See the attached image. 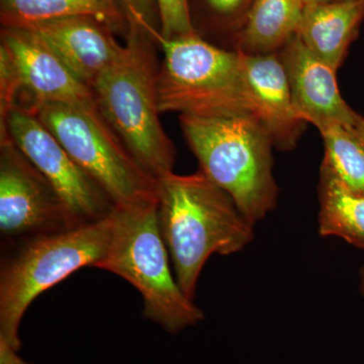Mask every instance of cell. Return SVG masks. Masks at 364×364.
I'll return each mask as SVG.
<instances>
[{
	"instance_id": "1",
	"label": "cell",
	"mask_w": 364,
	"mask_h": 364,
	"mask_svg": "<svg viewBox=\"0 0 364 364\" xmlns=\"http://www.w3.org/2000/svg\"><path fill=\"white\" fill-rule=\"evenodd\" d=\"M158 221L177 284L195 298L198 279L213 254L231 255L254 239V225L224 189L203 171L170 172L157 181Z\"/></svg>"
},
{
	"instance_id": "2",
	"label": "cell",
	"mask_w": 364,
	"mask_h": 364,
	"mask_svg": "<svg viewBox=\"0 0 364 364\" xmlns=\"http://www.w3.org/2000/svg\"><path fill=\"white\" fill-rule=\"evenodd\" d=\"M122 56L93 86L95 104L129 152L153 178L173 172L176 150L160 122L158 45L128 16Z\"/></svg>"
},
{
	"instance_id": "3",
	"label": "cell",
	"mask_w": 364,
	"mask_h": 364,
	"mask_svg": "<svg viewBox=\"0 0 364 364\" xmlns=\"http://www.w3.org/2000/svg\"><path fill=\"white\" fill-rule=\"evenodd\" d=\"M181 126L200 170L224 189L252 225L277 207L269 136L251 114L202 117L181 114Z\"/></svg>"
},
{
	"instance_id": "4",
	"label": "cell",
	"mask_w": 364,
	"mask_h": 364,
	"mask_svg": "<svg viewBox=\"0 0 364 364\" xmlns=\"http://www.w3.org/2000/svg\"><path fill=\"white\" fill-rule=\"evenodd\" d=\"M158 221L157 200L116 205L111 243L97 267L130 282L143 299V316L170 334L203 321V312L172 274Z\"/></svg>"
},
{
	"instance_id": "5",
	"label": "cell",
	"mask_w": 364,
	"mask_h": 364,
	"mask_svg": "<svg viewBox=\"0 0 364 364\" xmlns=\"http://www.w3.org/2000/svg\"><path fill=\"white\" fill-rule=\"evenodd\" d=\"M109 217L57 233L21 242L0 270V338L20 351V327L26 310L47 289L83 267H97L111 243Z\"/></svg>"
},
{
	"instance_id": "6",
	"label": "cell",
	"mask_w": 364,
	"mask_h": 364,
	"mask_svg": "<svg viewBox=\"0 0 364 364\" xmlns=\"http://www.w3.org/2000/svg\"><path fill=\"white\" fill-rule=\"evenodd\" d=\"M163 52L158 72L159 111L222 117L251 114L240 52L198 33L164 39L151 33Z\"/></svg>"
},
{
	"instance_id": "7",
	"label": "cell",
	"mask_w": 364,
	"mask_h": 364,
	"mask_svg": "<svg viewBox=\"0 0 364 364\" xmlns=\"http://www.w3.org/2000/svg\"><path fill=\"white\" fill-rule=\"evenodd\" d=\"M30 111L114 205L157 200L156 179L136 162L97 105L44 102Z\"/></svg>"
},
{
	"instance_id": "8",
	"label": "cell",
	"mask_w": 364,
	"mask_h": 364,
	"mask_svg": "<svg viewBox=\"0 0 364 364\" xmlns=\"http://www.w3.org/2000/svg\"><path fill=\"white\" fill-rule=\"evenodd\" d=\"M4 136H9L51 183L66 208L72 229L102 221L112 214L116 205L111 198L72 159L35 112L14 107L0 127V139Z\"/></svg>"
},
{
	"instance_id": "9",
	"label": "cell",
	"mask_w": 364,
	"mask_h": 364,
	"mask_svg": "<svg viewBox=\"0 0 364 364\" xmlns=\"http://www.w3.org/2000/svg\"><path fill=\"white\" fill-rule=\"evenodd\" d=\"M72 229L54 188L9 136L0 139V232L11 247Z\"/></svg>"
},
{
	"instance_id": "10",
	"label": "cell",
	"mask_w": 364,
	"mask_h": 364,
	"mask_svg": "<svg viewBox=\"0 0 364 364\" xmlns=\"http://www.w3.org/2000/svg\"><path fill=\"white\" fill-rule=\"evenodd\" d=\"M1 41L13 58L23 90L16 107L33 109L44 102L97 105L92 90L79 80L33 31L1 26Z\"/></svg>"
},
{
	"instance_id": "11",
	"label": "cell",
	"mask_w": 364,
	"mask_h": 364,
	"mask_svg": "<svg viewBox=\"0 0 364 364\" xmlns=\"http://www.w3.org/2000/svg\"><path fill=\"white\" fill-rule=\"evenodd\" d=\"M286 68L294 109L299 119L318 132L332 124L353 128L359 114L340 93L336 69L318 58L299 35L279 52Z\"/></svg>"
},
{
	"instance_id": "12",
	"label": "cell",
	"mask_w": 364,
	"mask_h": 364,
	"mask_svg": "<svg viewBox=\"0 0 364 364\" xmlns=\"http://www.w3.org/2000/svg\"><path fill=\"white\" fill-rule=\"evenodd\" d=\"M240 54L251 116L262 126L274 147L293 149L306 123L294 109L289 78L279 53Z\"/></svg>"
},
{
	"instance_id": "13",
	"label": "cell",
	"mask_w": 364,
	"mask_h": 364,
	"mask_svg": "<svg viewBox=\"0 0 364 364\" xmlns=\"http://www.w3.org/2000/svg\"><path fill=\"white\" fill-rule=\"evenodd\" d=\"M23 28L42 38L72 73L91 90L124 50L112 26L93 16H71Z\"/></svg>"
},
{
	"instance_id": "14",
	"label": "cell",
	"mask_w": 364,
	"mask_h": 364,
	"mask_svg": "<svg viewBox=\"0 0 364 364\" xmlns=\"http://www.w3.org/2000/svg\"><path fill=\"white\" fill-rule=\"evenodd\" d=\"M364 18V0L306 6L298 35L318 58L338 70Z\"/></svg>"
},
{
	"instance_id": "15",
	"label": "cell",
	"mask_w": 364,
	"mask_h": 364,
	"mask_svg": "<svg viewBox=\"0 0 364 364\" xmlns=\"http://www.w3.org/2000/svg\"><path fill=\"white\" fill-rule=\"evenodd\" d=\"M304 9L303 0H254L234 50L247 55L279 52L298 35Z\"/></svg>"
},
{
	"instance_id": "16",
	"label": "cell",
	"mask_w": 364,
	"mask_h": 364,
	"mask_svg": "<svg viewBox=\"0 0 364 364\" xmlns=\"http://www.w3.org/2000/svg\"><path fill=\"white\" fill-rule=\"evenodd\" d=\"M93 16L126 35L129 21L122 0H0L1 26L23 28L71 16Z\"/></svg>"
},
{
	"instance_id": "17",
	"label": "cell",
	"mask_w": 364,
	"mask_h": 364,
	"mask_svg": "<svg viewBox=\"0 0 364 364\" xmlns=\"http://www.w3.org/2000/svg\"><path fill=\"white\" fill-rule=\"evenodd\" d=\"M318 233L335 236L364 249V195L352 191L331 172L321 167Z\"/></svg>"
},
{
	"instance_id": "18",
	"label": "cell",
	"mask_w": 364,
	"mask_h": 364,
	"mask_svg": "<svg viewBox=\"0 0 364 364\" xmlns=\"http://www.w3.org/2000/svg\"><path fill=\"white\" fill-rule=\"evenodd\" d=\"M325 145L321 167L352 191L364 195V145L350 128L332 124L320 131Z\"/></svg>"
},
{
	"instance_id": "19",
	"label": "cell",
	"mask_w": 364,
	"mask_h": 364,
	"mask_svg": "<svg viewBox=\"0 0 364 364\" xmlns=\"http://www.w3.org/2000/svg\"><path fill=\"white\" fill-rule=\"evenodd\" d=\"M254 0H188L189 13L196 32L207 36L240 32Z\"/></svg>"
},
{
	"instance_id": "20",
	"label": "cell",
	"mask_w": 364,
	"mask_h": 364,
	"mask_svg": "<svg viewBox=\"0 0 364 364\" xmlns=\"http://www.w3.org/2000/svg\"><path fill=\"white\" fill-rule=\"evenodd\" d=\"M160 18V36L174 39L196 33L189 13L188 0H156Z\"/></svg>"
},
{
	"instance_id": "21",
	"label": "cell",
	"mask_w": 364,
	"mask_h": 364,
	"mask_svg": "<svg viewBox=\"0 0 364 364\" xmlns=\"http://www.w3.org/2000/svg\"><path fill=\"white\" fill-rule=\"evenodd\" d=\"M23 90L20 75L9 53L0 45V127L18 104Z\"/></svg>"
},
{
	"instance_id": "22",
	"label": "cell",
	"mask_w": 364,
	"mask_h": 364,
	"mask_svg": "<svg viewBox=\"0 0 364 364\" xmlns=\"http://www.w3.org/2000/svg\"><path fill=\"white\" fill-rule=\"evenodd\" d=\"M127 16L140 23L149 32L160 33L159 11L156 0H122Z\"/></svg>"
},
{
	"instance_id": "23",
	"label": "cell",
	"mask_w": 364,
	"mask_h": 364,
	"mask_svg": "<svg viewBox=\"0 0 364 364\" xmlns=\"http://www.w3.org/2000/svg\"><path fill=\"white\" fill-rule=\"evenodd\" d=\"M18 350L0 338V364H35L28 363L18 355Z\"/></svg>"
},
{
	"instance_id": "24",
	"label": "cell",
	"mask_w": 364,
	"mask_h": 364,
	"mask_svg": "<svg viewBox=\"0 0 364 364\" xmlns=\"http://www.w3.org/2000/svg\"><path fill=\"white\" fill-rule=\"evenodd\" d=\"M352 130L364 145V117H361L360 114H359L355 126L352 128Z\"/></svg>"
},
{
	"instance_id": "25",
	"label": "cell",
	"mask_w": 364,
	"mask_h": 364,
	"mask_svg": "<svg viewBox=\"0 0 364 364\" xmlns=\"http://www.w3.org/2000/svg\"><path fill=\"white\" fill-rule=\"evenodd\" d=\"M332 1H334V0H303L305 6H313V4H328V2Z\"/></svg>"
},
{
	"instance_id": "26",
	"label": "cell",
	"mask_w": 364,
	"mask_h": 364,
	"mask_svg": "<svg viewBox=\"0 0 364 364\" xmlns=\"http://www.w3.org/2000/svg\"><path fill=\"white\" fill-rule=\"evenodd\" d=\"M359 287H360V293L364 296V264L359 272Z\"/></svg>"
},
{
	"instance_id": "27",
	"label": "cell",
	"mask_w": 364,
	"mask_h": 364,
	"mask_svg": "<svg viewBox=\"0 0 364 364\" xmlns=\"http://www.w3.org/2000/svg\"><path fill=\"white\" fill-rule=\"evenodd\" d=\"M334 1H346V0H334Z\"/></svg>"
}]
</instances>
